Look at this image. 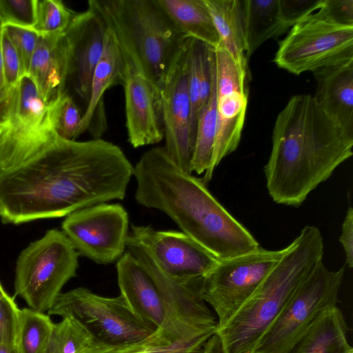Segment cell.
Segmentation results:
<instances>
[{
  "instance_id": "29",
  "label": "cell",
  "mask_w": 353,
  "mask_h": 353,
  "mask_svg": "<svg viewBox=\"0 0 353 353\" xmlns=\"http://www.w3.org/2000/svg\"><path fill=\"white\" fill-rule=\"evenodd\" d=\"M185 323H192L179 314L170 311L161 327L141 341L125 344L110 345L92 339L77 353H144L163 341L172 331Z\"/></svg>"
},
{
  "instance_id": "10",
  "label": "cell",
  "mask_w": 353,
  "mask_h": 353,
  "mask_svg": "<svg viewBox=\"0 0 353 353\" xmlns=\"http://www.w3.org/2000/svg\"><path fill=\"white\" fill-rule=\"evenodd\" d=\"M150 74L160 88L185 37L157 0H108Z\"/></svg>"
},
{
  "instance_id": "14",
  "label": "cell",
  "mask_w": 353,
  "mask_h": 353,
  "mask_svg": "<svg viewBox=\"0 0 353 353\" xmlns=\"http://www.w3.org/2000/svg\"><path fill=\"white\" fill-rule=\"evenodd\" d=\"M190 37L172 59L159 88L165 140L163 146L170 159L192 174L194 146L190 136V100L188 80V51Z\"/></svg>"
},
{
  "instance_id": "2",
  "label": "cell",
  "mask_w": 353,
  "mask_h": 353,
  "mask_svg": "<svg viewBox=\"0 0 353 353\" xmlns=\"http://www.w3.org/2000/svg\"><path fill=\"white\" fill-rule=\"evenodd\" d=\"M264 167L266 188L278 203L299 207L352 154L353 135L309 94L294 95L278 114Z\"/></svg>"
},
{
  "instance_id": "37",
  "label": "cell",
  "mask_w": 353,
  "mask_h": 353,
  "mask_svg": "<svg viewBox=\"0 0 353 353\" xmlns=\"http://www.w3.org/2000/svg\"><path fill=\"white\" fill-rule=\"evenodd\" d=\"M283 17L290 28L319 10L323 0H279Z\"/></svg>"
},
{
  "instance_id": "17",
  "label": "cell",
  "mask_w": 353,
  "mask_h": 353,
  "mask_svg": "<svg viewBox=\"0 0 353 353\" xmlns=\"http://www.w3.org/2000/svg\"><path fill=\"white\" fill-rule=\"evenodd\" d=\"M103 13L107 22L103 48L94 71L90 97L82 115L77 137L88 131L94 139L101 138L108 128L104 94L112 86L121 85V53L112 26L104 11Z\"/></svg>"
},
{
  "instance_id": "12",
  "label": "cell",
  "mask_w": 353,
  "mask_h": 353,
  "mask_svg": "<svg viewBox=\"0 0 353 353\" xmlns=\"http://www.w3.org/2000/svg\"><path fill=\"white\" fill-rule=\"evenodd\" d=\"M216 127L211 163L201 179L205 185L215 168L238 147L248 105L247 69L220 44L214 48Z\"/></svg>"
},
{
  "instance_id": "23",
  "label": "cell",
  "mask_w": 353,
  "mask_h": 353,
  "mask_svg": "<svg viewBox=\"0 0 353 353\" xmlns=\"http://www.w3.org/2000/svg\"><path fill=\"white\" fill-rule=\"evenodd\" d=\"M214 48L190 37L188 51V80L190 100V136L194 148L196 129L200 110L210 97Z\"/></svg>"
},
{
  "instance_id": "38",
  "label": "cell",
  "mask_w": 353,
  "mask_h": 353,
  "mask_svg": "<svg viewBox=\"0 0 353 353\" xmlns=\"http://www.w3.org/2000/svg\"><path fill=\"white\" fill-rule=\"evenodd\" d=\"M319 10L338 23L353 26V0H323Z\"/></svg>"
},
{
  "instance_id": "9",
  "label": "cell",
  "mask_w": 353,
  "mask_h": 353,
  "mask_svg": "<svg viewBox=\"0 0 353 353\" xmlns=\"http://www.w3.org/2000/svg\"><path fill=\"white\" fill-rule=\"evenodd\" d=\"M345 268L330 271L322 261L295 290L254 353H289L319 314L336 305Z\"/></svg>"
},
{
  "instance_id": "15",
  "label": "cell",
  "mask_w": 353,
  "mask_h": 353,
  "mask_svg": "<svg viewBox=\"0 0 353 353\" xmlns=\"http://www.w3.org/2000/svg\"><path fill=\"white\" fill-rule=\"evenodd\" d=\"M141 248L169 277L187 281L204 277L219 260L183 232L156 230L132 224L126 245Z\"/></svg>"
},
{
  "instance_id": "7",
  "label": "cell",
  "mask_w": 353,
  "mask_h": 353,
  "mask_svg": "<svg viewBox=\"0 0 353 353\" xmlns=\"http://www.w3.org/2000/svg\"><path fill=\"white\" fill-rule=\"evenodd\" d=\"M353 60V26L338 23L319 10L294 25L279 42L274 59L296 75Z\"/></svg>"
},
{
  "instance_id": "19",
  "label": "cell",
  "mask_w": 353,
  "mask_h": 353,
  "mask_svg": "<svg viewBox=\"0 0 353 353\" xmlns=\"http://www.w3.org/2000/svg\"><path fill=\"white\" fill-rule=\"evenodd\" d=\"M70 74V45L65 32L40 36L28 77L46 103L63 92Z\"/></svg>"
},
{
  "instance_id": "4",
  "label": "cell",
  "mask_w": 353,
  "mask_h": 353,
  "mask_svg": "<svg viewBox=\"0 0 353 353\" xmlns=\"http://www.w3.org/2000/svg\"><path fill=\"white\" fill-rule=\"evenodd\" d=\"M320 230L305 225L258 289L215 334L220 353H254L264 335L310 271L323 259Z\"/></svg>"
},
{
  "instance_id": "28",
  "label": "cell",
  "mask_w": 353,
  "mask_h": 353,
  "mask_svg": "<svg viewBox=\"0 0 353 353\" xmlns=\"http://www.w3.org/2000/svg\"><path fill=\"white\" fill-rule=\"evenodd\" d=\"M216 330V326L185 323L144 353H203L205 344Z\"/></svg>"
},
{
  "instance_id": "20",
  "label": "cell",
  "mask_w": 353,
  "mask_h": 353,
  "mask_svg": "<svg viewBox=\"0 0 353 353\" xmlns=\"http://www.w3.org/2000/svg\"><path fill=\"white\" fill-rule=\"evenodd\" d=\"M314 99L321 108L353 135V60L313 72Z\"/></svg>"
},
{
  "instance_id": "45",
  "label": "cell",
  "mask_w": 353,
  "mask_h": 353,
  "mask_svg": "<svg viewBox=\"0 0 353 353\" xmlns=\"http://www.w3.org/2000/svg\"><path fill=\"white\" fill-rule=\"evenodd\" d=\"M351 353H353V352H351Z\"/></svg>"
},
{
  "instance_id": "42",
  "label": "cell",
  "mask_w": 353,
  "mask_h": 353,
  "mask_svg": "<svg viewBox=\"0 0 353 353\" xmlns=\"http://www.w3.org/2000/svg\"><path fill=\"white\" fill-rule=\"evenodd\" d=\"M0 353H18L16 345L0 344Z\"/></svg>"
},
{
  "instance_id": "21",
  "label": "cell",
  "mask_w": 353,
  "mask_h": 353,
  "mask_svg": "<svg viewBox=\"0 0 353 353\" xmlns=\"http://www.w3.org/2000/svg\"><path fill=\"white\" fill-rule=\"evenodd\" d=\"M347 326L336 305L323 310L289 353H351Z\"/></svg>"
},
{
  "instance_id": "8",
  "label": "cell",
  "mask_w": 353,
  "mask_h": 353,
  "mask_svg": "<svg viewBox=\"0 0 353 353\" xmlns=\"http://www.w3.org/2000/svg\"><path fill=\"white\" fill-rule=\"evenodd\" d=\"M48 314L72 318L94 340L110 345L137 343L157 330L138 317L122 295L105 297L83 287L61 293Z\"/></svg>"
},
{
  "instance_id": "39",
  "label": "cell",
  "mask_w": 353,
  "mask_h": 353,
  "mask_svg": "<svg viewBox=\"0 0 353 353\" xmlns=\"http://www.w3.org/2000/svg\"><path fill=\"white\" fill-rule=\"evenodd\" d=\"M345 253V263L348 268L353 266V209L350 206L342 223L339 239Z\"/></svg>"
},
{
  "instance_id": "25",
  "label": "cell",
  "mask_w": 353,
  "mask_h": 353,
  "mask_svg": "<svg viewBox=\"0 0 353 353\" xmlns=\"http://www.w3.org/2000/svg\"><path fill=\"white\" fill-rule=\"evenodd\" d=\"M221 43L241 66L247 69L242 0H203Z\"/></svg>"
},
{
  "instance_id": "13",
  "label": "cell",
  "mask_w": 353,
  "mask_h": 353,
  "mask_svg": "<svg viewBox=\"0 0 353 353\" xmlns=\"http://www.w3.org/2000/svg\"><path fill=\"white\" fill-rule=\"evenodd\" d=\"M128 227V214L123 205L105 203L76 210L61 225L79 255L99 264L112 263L122 256Z\"/></svg>"
},
{
  "instance_id": "40",
  "label": "cell",
  "mask_w": 353,
  "mask_h": 353,
  "mask_svg": "<svg viewBox=\"0 0 353 353\" xmlns=\"http://www.w3.org/2000/svg\"><path fill=\"white\" fill-rule=\"evenodd\" d=\"M3 34V21L0 14V121L3 119L6 108L9 92L8 90L2 58L1 39Z\"/></svg>"
},
{
  "instance_id": "44",
  "label": "cell",
  "mask_w": 353,
  "mask_h": 353,
  "mask_svg": "<svg viewBox=\"0 0 353 353\" xmlns=\"http://www.w3.org/2000/svg\"><path fill=\"white\" fill-rule=\"evenodd\" d=\"M7 294H8L6 292V291L4 290L3 286L1 285V284L0 283V299L4 297Z\"/></svg>"
},
{
  "instance_id": "22",
  "label": "cell",
  "mask_w": 353,
  "mask_h": 353,
  "mask_svg": "<svg viewBox=\"0 0 353 353\" xmlns=\"http://www.w3.org/2000/svg\"><path fill=\"white\" fill-rule=\"evenodd\" d=\"M244 38L246 59L265 41L284 34L285 21L279 0H244Z\"/></svg>"
},
{
  "instance_id": "36",
  "label": "cell",
  "mask_w": 353,
  "mask_h": 353,
  "mask_svg": "<svg viewBox=\"0 0 353 353\" xmlns=\"http://www.w3.org/2000/svg\"><path fill=\"white\" fill-rule=\"evenodd\" d=\"M0 14L3 23L31 26L33 18L32 0L0 1Z\"/></svg>"
},
{
  "instance_id": "18",
  "label": "cell",
  "mask_w": 353,
  "mask_h": 353,
  "mask_svg": "<svg viewBox=\"0 0 353 353\" xmlns=\"http://www.w3.org/2000/svg\"><path fill=\"white\" fill-rule=\"evenodd\" d=\"M121 295L132 311L145 323L159 328L166 318L161 292L149 273L128 250L117 261Z\"/></svg>"
},
{
  "instance_id": "33",
  "label": "cell",
  "mask_w": 353,
  "mask_h": 353,
  "mask_svg": "<svg viewBox=\"0 0 353 353\" xmlns=\"http://www.w3.org/2000/svg\"><path fill=\"white\" fill-rule=\"evenodd\" d=\"M3 29L19 55L21 78L28 76L31 58L40 35L30 26L3 23Z\"/></svg>"
},
{
  "instance_id": "5",
  "label": "cell",
  "mask_w": 353,
  "mask_h": 353,
  "mask_svg": "<svg viewBox=\"0 0 353 353\" xmlns=\"http://www.w3.org/2000/svg\"><path fill=\"white\" fill-rule=\"evenodd\" d=\"M99 2L121 53L128 141L135 148L157 143L164 138L160 89L108 0Z\"/></svg>"
},
{
  "instance_id": "34",
  "label": "cell",
  "mask_w": 353,
  "mask_h": 353,
  "mask_svg": "<svg viewBox=\"0 0 353 353\" xmlns=\"http://www.w3.org/2000/svg\"><path fill=\"white\" fill-rule=\"evenodd\" d=\"M19 311L8 294L0 299V344L16 345Z\"/></svg>"
},
{
  "instance_id": "32",
  "label": "cell",
  "mask_w": 353,
  "mask_h": 353,
  "mask_svg": "<svg viewBox=\"0 0 353 353\" xmlns=\"http://www.w3.org/2000/svg\"><path fill=\"white\" fill-rule=\"evenodd\" d=\"M52 103L55 131L63 139L76 140L83 114L72 97L65 90L54 98Z\"/></svg>"
},
{
  "instance_id": "41",
  "label": "cell",
  "mask_w": 353,
  "mask_h": 353,
  "mask_svg": "<svg viewBox=\"0 0 353 353\" xmlns=\"http://www.w3.org/2000/svg\"><path fill=\"white\" fill-rule=\"evenodd\" d=\"M212 336L205 344L203 353H220L215 337Z\"/></svg>"
},
{
  "instance_id": "31",
  "label": "cell",
  "mask_w": 353,
  "mask_h": 353,
  "mask_svg": "<svg viewBox=\"0 0 353 353\" xmlns=\"http://www.w3.org/2000/svg\"><path fill=\"white\" fill-rule=\"evenodd\" d=\"M78 322L70 317L52 325L46 353H77L92 340Z\"/></svg>"
},
{
  "instance_id": "3",
  "label": "cell",
  "mask_w": 353,
  "mask_h": 353,
  "mask_svg": "<svg viewBox=\"0 0 353 353\" xmlns=\"http://www.w3.org/2000/svg\"><path fill=\"white\" fill-rule=\"evenodd\" d=\"M135 199L162 211L219 261L251 252L260 244L210 193L201 179L187 174L163 147L145 152L134 167Z\"/></svg>"
},
{
  "instance_id": "27",
  "label": "cell",
  "mask_w": 353,
  "mask_h": 353,
  "mask_svg": "<svg viewBox=\"0 0 353 353\" xmlns=\"http://www.w3.org/2000/svg\"><path fill=\"white\" fill-rule=\"evenodd\" d=\"M52 325L45 313L20 309L16 340L18 353H46Z\"/></svg>"
},
{
  "instance_id": "24",
  "label": "cell",
  "mask_w": 353,
  "mask_h": 353,
  "mask_svg": "<svg viewBox=\"0 0 353 353\" xmlns=\"http://www.w3.org/2000/svg\"><path fill=\"white\" fill-rule=\"evenodd\" d=\"M170 19L185 37L216 48L220 38L203 0H157Z\"/></svg>"
},
{
  "instance_id": "35",
  "label": "cell",
  "mask_w": 353,
  "mask_h": 353,
  "mask_svg": "<svg viewBox=\"0 0 353 353\" xmlns=\"http://www.w3.org/2000/svg\"><path fill=\"white\" fill-rule=\"evenodd\" d=\"M4 74L10 93L15 89L21 79V63L17 52L3 29L1 39Z\"/></svg>"
},
{
  "instance_id": "16",
  "label": "cell",
  "mask_w": 353,
  "mask_h": 353,
  "mask_svg": "<svg viewBox=\"0 0 353 353\" xmlns=\"http://www.w3.org/2000/svg\"><path fill=\"white\" fill-rule=\"evenodd\" d=\"M85 10L74 13L65 34L70 45V74L74 90L89 102L94 69L101 57L107 22L99 1L90 0Z\"/></svg>"
},
{
  "instance_id": "26",
  "label": "cell",
  "mask_w": 353,
  "mask_h": 353,
  "mask_svg": "<svg viewBox=\"0 0 353 353\" xmlns=\"http://www.w3.org/2000/svg\"><path fill=\"white\" fill-rule=\"evenodd\" d=\"M216 127V94L214 71V54L212 80L210 97L200 110L196 123L195 143L191 170L197 174L205 173L210 168L214 144Z\"/></svg>"
},
{
  "instance_id": "11",
  "label": "cell",
  "mask_w": 353,
  "mask_h": 353,
  "mask_svg": "<svg viewBox=\"0 0 353 353\" xmlns=\"http://www.w3.org/2000/svg\"><path fill=\"white\" fill-rule=\"evenodd\" d=\"M285 248L256 250L220 260L203 277L202 294L217 317L218 328L226 324L251 297L283 254Z\"/></svg>"
},
{
  "instance_id": "30",
  "label": "cell",
  "mask_w": 353,
  "mask_h": 353,
  "mask_svg": "<svg viewBox=\"0 0 353 353\" xmlns=\"http://www.w3.org/2000/svg\"><path fill=\"white\" fill-rule=\"evenodd\" d=\"M33 18L31 27L40 35L65 32L74 12L61 0H32Z\"/></svg>"
},
{
  "instance_id": "43",
  "label": "cell",
  "mask_w": 353,
  "mask_h": 353,
  "mask_svg": "<svg viewBox=\"0 0 353 353\" xmlns=\"http://www.w3.org/2000/svg\"><path fill=\"white\" fill-rule=\"evenodd\" d=\"M8 127V122L6 119H3L0 121V138L3 132L7 130Z\"/></svg>"
},
{
  "instance_id": "1",
  "label": "cell",
  "mask_w": 353,
  "mask_h": 353,
  "mask_svg": "<svg viewBox=\"0 0 353 353\" xmlns=\"http://www.w3.org/2000/svg\"><path fill=\"white\" fill-rule=\"evenodd\" d=\"M134 167L117 145L101 138L60 137L53 123L0 138V218L20 224L58 218L123 200Z\"/></svg>"
},
{
  "instance_id": "6",
  "label": "cell",
  "mask_w": 353,
  "mask_h": 353,
  "mask_svg": "<svg viewBox=\"0 0 353 353\" xmlns=\"http://www.w3.org/2000/svg\"><path fill=\"white\" fill-rule=\"evenodd\" d=\"M79 256L63 231L48 230L19 254L15 269V295L30 308L48 312L64 285L76 276Z\"/></svg>"
}]
</instances>
